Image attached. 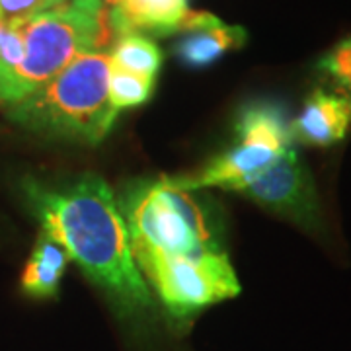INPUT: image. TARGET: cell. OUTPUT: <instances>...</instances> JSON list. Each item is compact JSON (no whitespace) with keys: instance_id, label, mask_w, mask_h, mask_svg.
Instances as JSON below:
<instances>
[{"instance_id":"obj_1","label":"cell","mask_w":351,"mask_h":351,"mask_svg":"<svg viewBox=\"0 0 351 351\" xmlns=\"http://www.w3.org/2000/svg\"><path fill=\"white\" fill-rule=\"evenodd\" d=\"M25 193L41 230L57 240L121 311L137 314L151 308L149 283L133 260L125 219L106 180L90 174L59 191L29 182Z\"/></svg>"},{"instance_id":"obj_2","label":"cell","mask_w":351,"mask_h":351,"mask_svg":"<svg viewBox=\"0 0 351 351\" xmlns=\"http://www.w3.org/2000/svg\"><path fill=\"white\" fill-rule=\"evenodd\" d=\"M24 38V61L0 73V104H16L94 51L112 49L104 0H66L25 20H14Z\"/></svg>"},{"instance_id":"obj_3","label":"cell","mask_w":351,"mask_h":351,"mask_svg":"<svg viewBox=\"0 0 351 351\" xmlns=\"http://www.w3.org/2000/svg\"><path fill=\"white\" fill-rule=\"evenodd\" d=\"M108 78V51L80 55L47 84L6 106V113L18 125L41 135L98 145L119 115L110 101Z\"/></svg>"},{"instance_id":"obj_4","label":"cell","mask_w":351,"mask_h":351,"mask_svg":"<svg viewBox=\"0 0 351 351\" xmlns=\"http://www.w3.org/2000/svg\"><path fill=\"white\" fill-rule=\"evenodd\" d=\"M119 209L129 230L133 260L221 252L203 207L189 191L168 186L166 178L127 191Z\"/></svg>"},{"instance_id":"obj_5","label":"cell","mask_w":351,"mask_h":351,"mask_svg":"<svg viewBox=\"0 0 351 351\" xmlns=\"http://www.w3.org/2000/svg\"><path fill=\"white\" fill-rule=\"evenodd\" d=\"M295 145L285 110L274 101H254L237 119V143L199 174L166 178L168 186L182 191L223 188L258 174Z\"/></svg>"},{"instance_id":"obj_6","label":"cell","mask_w":351,"mask_h":351,"mask_svg":"<svg viewBox=\"0 0 351 351\" xmlns=\"http://www.w3.org/2000/svg\"><path fill=\"white\" fill-rule=\"evenodd\" d=\"M138 271L156 291L164 308L178 322L240 293V283L225 252L180 256H145L135 260Z\"/></svg>"},{"instance_id":"obj_7","label":"cell","mask_w":351,"mask_h":351,"mask_svg":"<svg viewBox=\"0 0 351 351\" xmlns=\"http://www.w3.org/2000/svg\"><path fill=\"white\" fill-rule=\"evenodd\" d=\"M228 191H237L256 201L263 209L287 219L304 230L322 228V207L318 191L306 164L299 158V152L291 147L277 156L269 166L258 174L230 186Z\"/></svg>"},{"instance_id":"obj_8","label":"cell","mask_w":351,"mask_h":351,"mask_svg":"<svg viewBox=\"0 0 351 351\" xmlns=\"http://www.w3.org/2000/svg\"><path fill=\"white\" fill-rule=\"evenodd\" d=\"M113 38L182 34L189 14L188 0H104Z\"/></svg>"},{"instance_id":"obj_9","label":"cell","mask_w":351,"mask_h":351,"mask_svg":"<svg viewBox=\"0 0 351 351\" xmlns=\"http://www.w3.org/2000/svg\"><path fill=\"white\" fill-rule=\"evenodd\" d=\"M350 129L351 100L326 88H316L291 121L293 141L308 147H332L343 141Z\"/></svg>"},{"instance_id":"obj_10","label":"cell","mask_w":351,"mask_h":351,"mask_svg":"<svg viewBox=\"0 0 351 351\" xmlns=\"http://www.w3.org/2000/svg\"><path fill=\"white\" fill-rule=\"evenodd\" d=\"M246 29L240 25H228L221 18L213 24L186 32L174 45V55L188 66L201 69L217 63L228 51L240 49L246 43Z\"/></svg>"},{"instance_id":"obj_11","label":"cell","mask_w":351,"mask_h":351,"mask_svg":"<svg viewBox=\"0 0 351 351\" xmlns=\"http://www.w3.org/2000/svg\"><path fill=\"white\" fill-rule=\"evenodd\" d=\"M69 260L71 258L63 246L41 230L22 274V291L34 299L55 297Z\"/></svg>"},{"instance_id":"obj_12","label":"cell","mask_w":351,"mask_h":351,"mask_svg":"<svg viewBox=\"0 0 351 351\" xmlns=\"http://www.w3.org/2000/svg\"><path fill=\"white\" fill-rule=\"evenodd\" d=\"M110 64L133 75L156 78L162 66V53L152 39L145 36H123L113 41L108 51Z\"/></svg>"},{"instance_id":"obj_13","label":"cell","mask_w":351,"mask_h":351,"mask_svg":"<svg viewBox=\"0 0 351 351\" xmlns=\"http://www.w3.org/2000/svg\"><path fill=\"white\" fill-rule=\"evenodd\" d=\"M156 78L133 75L123 69H117L110 64V78H108V94L112 106L121 112L125 108L141 106L151 98L152 88Z\"/></svg>"},{"instance_id":"obj_14","label":"cell","mask_w":351,"mask_h":351,"mask_svg":"<svg viewBox=\"0 0 351 351\" xmlns=\"http://www.w3.org/2000/svg\"><path fill=\"white\" fill-rule=\"evenodd\" d=\"M318 69L332 78L338 92L351 100V36L341 39L336 47L328 51L320 59Z\"/></svg>"},{"instance_id":"obj_15","label":"cell","mask_w":351,"mask_h":351,"mask_svg":"<svg viewBox=\"0 0 351 351\" xmlns=\"http://www.w3.org/2000/svg\"><path fill=\"white\" fill-rule=\"evenodd\" d=\"M45 8V0H0V14L6 22L32 18Z\"/></svg>"},{"instance_id":"obj_16","label":"cell","mask_w":351,"mask_h":351,"mask_svg":"<svg viewBox=\"0 0 351 351\" xmlns=\"http://www.w3.org/2000/svg\"><path fill=\"white\" fill-rule=\"evenodd\" d=\"M6 34H8V22L2 18V14H0V45H2V41L6 38Z\"/></svg>"},{"instance_id":"obj_17","label":"cell","mask_w":351,"mask_h":351,"mask_svg":"<svg viewBox=\"0 0 351 351\" xmlns=\"http://www.w3.org/2000/svg\"><path fill=\"white\" fill-rule=\"evenodd\" d=\"M63 2H66V0H45L47 8H51V6H57V4H63Z\"/></svg>"}]
</instances>
